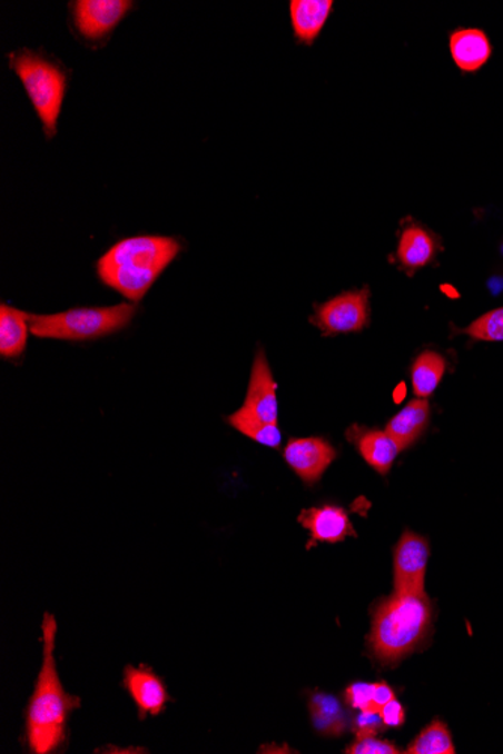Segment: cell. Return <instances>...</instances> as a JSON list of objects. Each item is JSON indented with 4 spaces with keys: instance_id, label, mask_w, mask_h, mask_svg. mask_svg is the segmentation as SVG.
Listing matches in <instances>:
<instances>
[{
    "instance_id": "28",
    "label": "cell",
    "mask_w": 503,
    "mask_h": 754,
    "mask_svg": "<svg viewBox=\"0 0 503 754\" xmlns=\"http://www.w3.org/2000/svg\"><path fill=\"white\" fill-rule=\"evenodd\" d=\"M392 698H395L394 689L389 687L386 683L374 684L373 692V710L381 711L387 702H391Z\"/></svg>"
},
{
    "instance_id": "23",
    "label": "cell",
    "mask_w": 503,
    "mask_h": 754,
    "mask_svg": "<svg viewBox=\"0 0 503 754\" xmlns=\"http://www.w3.org/2000/svg\"><path fill=\"white\" fill-rule=\"evenodd\" d=\"M462 334L475 340H483V343L503 340V308L492 310L475 319L467 329L462 330Z\"/></svg>"
},
{
    "instance_id": "10",
    "label": "cell",
    "mask_w": 503,
    "mask_h": 754,
    "mask_svg": "<svg viewBox=\"0 0 503 754\" xmlns=\"http://www.w3.org/2000/svg\"><path fill=\"white\" fill-rule=\"evenodd\" d=\"M275 378L263 349H259L251 366L249 389L241 410L264 424H278V396Z\"/></svg>"
},
{
    "instance_id": "20",
    "label": "cell",
    "mask_w": 503,
    "mask_h": 754,
    "mask_svg": "<svg viewBox=\"0 0 503 754\" xmlns=\"http://www.w3.org/2000/svg\"><path fill=\"white\" fill-rule=\"evenodd\" d=\"M446 361L438 353L426 351L413 364L412 385L413 391L420 398H428L437 389L438 383L445 374Z\"/></svg>"
},
{
    "instance_id": "24",
    "label": "cell",
    "mask_w": 503,
    "mask_h": 754,
    "mask_svg": "<svg viewBox=\"0 0 503 754\" xmlns=\"http://www.w3.org/2000/svg\"><path fill=\"white\" fill-rule=\"evenodd\" d=\"M347 754H398L400 748L386 740L375 738V735L362 736L356 743L345 748Z\"/></svg>"
},
{
    "instance_id": "9",
    "label": "cell",
    "mask_w": 503,
    "mask_h": 754,
    "mask_svg": "<svg viewBox=\"0 0 503 754\" xmlns=\"http://www.w3.org/2000/svg\"><path fill=\"white\" fill-rule=\"evenodd\" d=\"M284 458L305 484L313 485L334 463L336 450L323 438H293L285 447Z\"/></svg>"
},
{
    "instance_id": "11",
    "label": "cell",
    "mask_w": 503,
    "mask_h": 754,
    "mask_svg": "<svg viewBox=\"0 0 503 754\" xmlns=\"http://www.w3.org/2000/svg\"><path fill=\"white\" fill-rule=\"evenodd\" d=\"M124 685L134 697L140 718L159 715L169 701L164 681L147 666H127L124 671Z\"/></svg>"
},
{
    "instance_id": "27",
    "label": "cell",
    "mask_w": 503,
    "mask_h": 754,
    "mask_svg": "<svg viewBox=\"0 0 503 754\" xmlns=\"http://www.w3.org/2000/svg\"><path fill=\"white\" fill-rule=\"evenodd\" d=\"M381 715L383 723L387 727H401L406 722V711H404L403 705L396 698H392L391 702L383 706Z\"/></svg>"
},
{
    "instance_id": "3",
    "label": "cell",
    "mask_w": 503,
    "mask_h": 754,
    "mask_svg": "<svg viewBox=\"0 0 503 754\" xmlns=\"http://www.w3.org/2000/svg\"><path fill=\"white\" fill-rule=\"evenodd\" d=\"M432 619L433 607L425 592H394L375 611L369 645L383 663L400 662L424 641Z\"/></svg>"
},
{
    "instance_id": "25",
    "label": "cell",
    "mask_w": 503,
    "mask_h": 754,
    "mask_svg": "<svg viewBox=\"0 0 503 754\" xmlns=\"http://www.w3.org/2000/svg\"><path fill=\"white\" fill-rule=\"evenodd\" d=\"M383 727H385V723H383L381 711H361V714L353 720V731H355L357 738L378 734L383 731Z\"/></svg>"
},
{
    "instance_id": "21",
    "label": "cell",
    "mask_w": 503,
    "mask_h": 754,
    "mask_svg": "<svg viewBox=\"0 0 503 754\" xmlns=\"http://www.w3.org/2000/svg\"><path fill=\"white\" fill-rule=\"evenodd\" d=\"M407 754H454L455 745L452 743L450 728L445 723L433 722L428 724L408 745Z\"/></svg>"
},
{
    "instance_id": "17",
    "label": "cell",
    "mask_w": 503,
    "mask_h": 754,
    "mask_svg": "<svg viewBox=\"0 0 503 754\" xmlns=\"http://www.w3.org/2000/svg\"><path fill=\"white\" fill-rule=\"evenodd\" d=\"M31 317L32 315L6 304L0 306V356L3 359H14L27 348Z\"/></svg>"
},
{
    "instance_id": "13",
    "label": "cell",
    "mask_w": 503,
    "mask_h": 754,
    "mask_svg": "<svg viewBox=\"0 0 503 754\" xmlns=\"http://www.w3.org/2000/svg\"><path fill=\"white\" fill-rule=\"evenodd\" d=\"M349 440L355 443L357 450L369 467L385 476L389 473L392 464L401 450L398 442L389 433L378 431V429H365L361 426H353L347 433Z\"/></svg>"
},
{
    "instance_id": "26",
    "label": "cell",
    "mask_w": 503,
    "mask_h": 754,
    "mask_svg": "<svg viewBox=\"0 0 503 754\" xmlns=\"http://www.w3.org/2000/svg\"><path fill=\"white\" fill-rule=\"evenodd\" d=\"M374 684L356 683L345 689V701L352 708L359 711L373 710Z\"/></svg>"
},
{
    "instance_id": "19",
    "label": "cell",
    "mask_w": 503,
    "mask_h": 754,
    "mask_svg": "<svg viewBox=\"0 0 503 754\" xmlns=\"http://www.w3.org/2000/svg\"><path fill=\"white\" fill-rule=\"evenodd\" d=\"M309 710L310 715H313L314 726L319 734L339 736L347 731V713H345L338 698L329 696V694L315 693L310 697Z\"/></svg>"
},
{
    "instance_id": "14",
    "label": "cell",
    "mask_w": 503,
    "mask_h": 754,
    "mask_svg": "<svg viewBox=\"0 0 503 754\" xmlns=\"http://www.w3.org/2000/svg\"><path fill=\"white\" fill-rule=\"evenodd\" d=\"M452 61L463 72L481 70L493 54V46L487 33L481 29H458L450 38Z\"/></svg>"
},
{
    "instance_id": "5",
    "label": "cell",
    "mask_w": 503,
    "mask_h": 754,
    "mask_svg": "<svg viewBox=\"0 0 503 754\" xmlns=\"http://www.w3.org/2000/svg\"><path fill=\"white\" fill-rule=\"evenodd\" d=\"M138 306L122 304L109 308H80L55 315H32L31 334L37 338L89 340L126 329Z\"/></svg>"
},
{
    "instance_id": "29",
    "label": "cell",
    "mask_w": 503,
    "mask_h": 754,
    "mask_svg": "<svg viewBox=\"0 0 503 754\" xmlns=\"http://www.w3.org/2000/svg\"><path fill=\"white\" fill-rule=\"evenodd\" d=\"M406 396V390H404V385H401L398 389L395 390L394 398L395 400H403Z\"/></svg>"
},
{
    "instance_id": "8",
    "label": "cell",
    "mask_w": 503,
    "mask_h": 754,
    "mask_svg": "<svg viewBox=\"0 0 503 754\" xmlns=\"http://www.w3.org/2000/svg\"><path fill=\"white\" fill-rule=\"evenodd\" d=\"M430 559L428 540L406 532L394 552V589L398 594L417 592L422 594L425 585L426 565Z\"/></svg>"
},
{
    "instance_id": "15",
    "label": "cell",
    "mask_w": 503,
    "mask_h": 754,
    "mask_svg": "<svg viewBox=\"0 0 503 754\" xmlns=\"http://www.w3.org/2000/svg\"><path fill=\"white\" fill-rule=\"evenodd\" d=\"M334 2L332 0H293L289 2V14L294 36L297 41L313 46L329 19Z\"/></svg>"
},
{
    "instance_id": "12",
    "label": "cell",
    "mask_w": 503,
    "mask_h": 754,
    "mask_svg": "<svg viewBox=\"0 0 503 754\" xmlns=\"http://www.w3.org/2000/svg\"><path fill=\"white\" fill-rule=\"evenodd\" d=\"M298 523L309 530L310 540L308 547L315 543L336 544L355 536L352 522L348 514L338 506H322V508H310L302 510L298 515Z\"/></svg>"
},
{
    "instance_id": "16",
    "label": "cell",
    "mask_w": 503,
    "mask_h": 754,
    "mask_svg": "<svg viewBox=\"0 0 503 754\" xmlns=\"http://www.w3.org/2000/svg\"><path fill=\"white\" fill-rule=\"evenodd\" d=\"M437 242L422 226L411 225L401 234L396 257L404 270L415 271L428 266L436 255Z\"/></svg>"
},
{
    "instance_id": "6",
    "label": "cell",
    "mask_w": 503,
    "mask_h": 754,
    "mask_svg": "<svg viewBox=\"0 0 503 754\" xmlns=\"http://www.w3.org/2000/svg\"><path fill=\"white\" fill-rule=\"evenodd\" d=\"M369 319V291L344 292L331 298L326 304L315 308L310 321L324 335L355 334L364 329Z\"/></svg>"
},
{
    "instance_id": "1",
    "label": "cell",
    "mask_w": 503,
    "mask_h": 754,
    "mask_svg": "<svg viewBox=\"0 0 503 754\" xmlns=\"http://www.w3.org/2000/svg\"><path fill=\"white\" fill-rule=\"evenodd\" d=\"M57 632V619L46 613L42 619V666L27 714L28 743L37 754L52 753L61 745L68 715L80 706V698L67 694L59 677L55 662Z\"/></svg>"
},
{
    "instance_id": "4",
    "label": "cell",
    "mask_w": 503,
    "mask_h": 754,
    "mask_svg": "<svg viewBox=\"0 0 503 754\" xmlns=\"http://www.w3.org/2000/svg\"><path fill=\"white\" fill-rule=\"evenodd\" d=\"M10 67L23 83L29 100L42 122L47 139L58 133L63 98H66L68 75L59 63L45 54L21 49L10 53Z\"/></svg>"
},
{
    "instance_id": "22",
    "label": "cell",
    "mask_w": 503,
    "mask_h": 754,
    "mask_svg": "<svg viewBox=\"0 0 503 754\" xmlns=\"http://www.w3.org/2000/svg\"><path fill=\"white\" fill-rule=\"evenodd\" d=\"M226 420H228V424L234 426L237 431L245 434L246 437L251 438L254 442L262 443L264 446L273 447V449H278L280 442H283L278 424H264V421H259L247 415L241 408Z\"/></svg>"
},
{
    "instance_id": "7",
    "label": "cell",
    "mask_w": 503,
    "mask_h": 754,
    "mask_svg": "<svg viewBox=\"0 0 503 754\" xmlns=\"http://www.w3.org/2000/svg\"><path fill=\"white\" fill-rule=\"evenodd\" d=\"M131 8L129 0H78L70 7L72 24L85 40L103 41Z\"/></svg>"
},
{
    "instance_id": "2",
    "label": "cell",
    "mask_w": 503,
    "mask_h": 754,
    "mask_svg": "<svg viewBox=\"0 0 503 754\" xmlns=\"http://www.w3.org/2000/svg\"><path fill=\"white\" fill-rule=\"evenodd\" d=\"M180 250L172 237L126 238L98 259V278L129 300H142Z\"/></svg>"
},
{
    "instance_id": "18",
    "label": "cell",
    "mask_w": 503,
    "mask_h": 754,
    "mask_svg": "<svg viewBox=\"0 0 503 754\" xmlns=\"http://www.w3.org/2000/svg\"><path fill=\"white\" fill-rule=\"evenodd\" d=\"M430 404L426 399H415L398 415L392 417L386 431L398 442L401 449L412 446L424 434L430 421Z\"/></svg>"
}]
</instances>
